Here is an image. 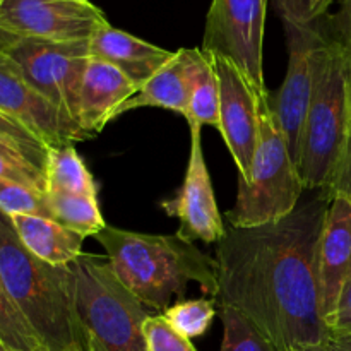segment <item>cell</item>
I'll use <instances>...</instances> for the list:
<instances>
[{
  "label": "cell",
  "mask_w": 351,
  "mask_h": 351,
  "mask_svg": "<svg viewBox=\"0 0 351 351\" xmlns=\"http://www.w3.org/2000/svg\"><path fill=\"white\" fill-rule=\"evenodd\" d=\"M331 194L317 191L278 221L226 228L216 243L218 307L245 314L278 351L326 345L317 249Z\"/></svg>",
  "instance_id": "cell-1"
},
{
  "label": "cell",
  "mask_w": 351,
  "mask_h": 351,
  "mask_svg": "<svg viewBox=\"0 0 351 351\" xmlns=\"http://www.w3.org/2000/svg\"><path fill=\"white\" fill-rule=\"evenodd\" d=\"M95 239L105 249L117 278L149 311L163 314L173 298L184 300L191 281L215 300L216 259L177 233L149 235L106 225Z\"/></svg>",
  "instance_id": "cell-2"
},
{
  "label": "cell",
  "mask_w": 351,
  "mask_h": 351,
  "mask_svg": "<svg viewBox=\"0 0 351 351\" xmlns=\"http://www.w3.org/2000/svg\"><path fill=\"white\" fill-rule=\"evenodd\" d=\"M0 273L10 300L48 351H88L75 305L72 266L38 259L17 237L10 216L0 213Z\"/></svg>",
  "instance_id": "cell-3"
},
{
  "label": "cell",
  "mask_w": 351,
  "mask_h": 351,
  "mask_svg": "<svg viewBox=\"0 0 351 351\" xmlns=\"http://www.w3.org/2000/svg\"><path fill=\"white\" fill-rule=\"evenodd\" d=\"M350 134L351 64L346 48L331 31L297 154L305 189L326 191L331 185Z\"/></svg>",
  "instance_id": "cell-4"
},
{
  "label": "cell",
  "mask_w": 351,
  "mask_h": 351,
  "mask_svg": "<svg viewBox=\"0 0 351 351\" xmlns=\"http://www.w3.org/2000/svg\"><path fill=\"white\" fill-rule=\"evenodd\" d=\"M259 95V141L247 178L239 177L237 201L225 218L230 226L249 228L278 221L297 209L305 187L285 134L269 103Z\"/></svg>",
  "instance_id": "cell-5"
},
{
  "label": "cell",
  "mask_w": 351,
  "mask_h": 351,
  "mask_svg": "<svg viewBox=\"0 0 351 351\" xmlns=\"http://www.w3.org/2000/svg\"><path fill=\"white\" fill-rule=\"evenodd\" d=\"M71 266L88 351H146L143 328L151 311L117 278L108 259L82 254Z\"/></svg>",
  "instance_id": "cell-6"
},
{
  "label": "cell",
  "mask_w": 351,
  "mask_h": 351,
  "mask_svg": "<svg viewBox=\"0 0 351 351\" xmlns=\"http://www.w3.org/2000/svg\"><path fill=\"white\" fill-rule=\"evenodd\" d=\"M280 16L287 36L288 67L280 88L269 93V103L297 163L305 117L317 86L331 31L329 14L314 19L291 12H280Z\"/></svg>",
  "instance_id": "cell-7"
},
{
  "label": "cell",
  "mask_w": 351,
  "mask_h": 351,
  "mask_svg": "<svg viewBox=\"0 0 351 351\" xmlns=\"http://www.w3.org/2000/svg\"><path fill=\"white\" fill-rule=\"evenodd\" d=\"M267 0H213L201 50L232 60L263 93L264 24Z\"/></svg>",
  "instance_id": "cell-8"
},
{
  "label": "cell",
  "mask_w": 351,
  "mask_h": 351,
  "mask_svg": "<svg viewBox=\"0 0 351 351\" xmlns=\"http://www.w3.org/2000/svg\"><path fill=\"white\" fill-rule=\"evenodd\" d=\"M5 55L38 93L75 120L82 75L91 58L89 41L55 43L21 38Z\"/></svg>",
  "instance_id": "cell-9"
},
{
  "label": "cell",
  "mask_w": 351,
  "mask_h": 351,
  "mask_svg": "<svg viewBox=\"0 0 351 351\" xmlns=\"http://www.w3.org/2000/svg\"><path fill=\"white\" fill-rule=\"evenodd\" d=\"M108 24L99 7L89 0H3L0 29L17 38L69 43L89 41Z\"/></svg>",
  "instance_id": "cell-10"
},
{
  "label": "cell",
  "mask_w": 351,
  "mask_h": 351,
  "mask_svg": "<svg viewBox=\"0 0 351 351\" xmlns=\"http://www.w3.org/2000/svg\"><path fill=\"white\" fill-rule=\"evenodd\" d=\"M219 82V127L223 141L239 168V177L247 178L259 141V91L232 60L209 55Z\"/></svg>",
  "instance_id": "cell-11"
},
{
  "label": "cell",
  "mask_w": 351,
  "mask_h": 351,
  "mask_svg": "<svg viewBox=\"0 0 351 351\" xmlns=\"http://www.w3.org/2000/svg\"><path fill=\"white\" fill-rule=\"evenodd\" d=\"M191 129V154L184 182L173 199L161 202L168 216L180 221L177 235L189 242L202 240L206 243H218L225 237L226 228L219 215L215 189L211 184L208 165L202 147V127L189 125Z\"/></svg>",
  "instance_id": "cell-12"
},
{
  "label": "cell",
  "mask_w": 351,
  "mask_h": 351,
  "mask_svg": "<svg viewBox=\"0 0 351 351\" xmlns=\"http://www.w3.org/2000/svg\"><path fill=\"white\" fill-rule=\"evenodd\" d=\"M0 112L23 123L48 147L91 139L74 119L38 93L5 53L0 55Z\"/></svg>",
  "instance_id": "cell-13"
},
{
  "label": "cell",
  "mask_w": 351,
  "mask_h": 351,
  "mask_svg": "<svg viewBox=\"0 0 351 351\" xmlns=\"http://www.w3.org/2000/svg\"><path fill=\"white\" fill-rule=\"evenodd\" d=\"M351 274V204L343 197H332L326 215L317 249L319 300L328 328L339 293Z\"/></svg>",
  "instance_id": "cell-14"
},
{
  "label": "cell",
  "mask_w": 351,
  "mask_h": 351,
  "mask_svg": "<svg viewBox=\"0 0 351 351\" xmlns=\"http://www.w3.org/2000/svg\"><path fill=\"white\" fill-rule=\"evenodd\" d=\"M139 89V86L115 65L91 57L79 89L75 113L79 127L89 137H96L106 123L115 120L117 110Z\"/></svg>",
  "instance_id": "cell-15"
},
{
  "label": "cell",
  "mask_w": 351,
  "mask_h": 351,
  "mask_svg": "<svg viewBox=\"0 0 351 351\" xmlns=\"http://www.w3.org/2000/svg\"><path fill=\"white\" fill-rule=\"evenodd\" d=\"M91 57L115 65L139 88L149 81L163 65L173 58L175 51L165 50L153 43L141 40L127 31L105 24L89 40Z\"/></svg>",
  "instance_id": "cell-16"
},
{
  "label": "cell",
  "mask_w": 351,
  "mask_h": 351,
  "mask_svg": "<svg viewBox=\"0 0 351 351\" xmlns=\"http://www.w3.org/2000/svg\"><path fill=\"white\" fill-rule=\"evenodd\" d=\"M10 219L23 245L38 259L53 266H71L82 256L86 237L65 228L51 218L19 215Z\"/></svg>",
  "instance_id": "cell-17"
},
{
  "label": "cell",
  "mask_w": 351,
  "mask_h": 351,
  "mask_svg": "<svg viewBox=\"0 0 351 351\" xmlns=\"http://www.w3.org/2000/svg\"><path fill=\"white\" fill-rule=\"evenodd\" d=\"M187 74L189 125L219 127V82L211 57L201 48H182Z\"/></svg>",
  "instance_id": "cell-18"
},
{
  "label": "cell",
  "mask_w": 351,
  "mask_h": 351,
  "mask_svg": "<svg viewBox=\"0 0 351 351\" xmlns=\"http://www.w3.org/2000/svg\"><path fill=\"white\" fill-rule=\"evenodd\" d=\"M189 101L187 74H185V58L182 48L175 51L173 58L160 69L143 88L123 103L115 113L117 117L137 108H163L180 113L185 117Z\"/></svg>",
  "instance_id": "cell-19"
},
{
  "label": "cell",
  "mask_w": 351,
  "mask_h": 351,
  "mask_svg": "<svg viewBox=\"0 0 351 351\" xmlns=\"http://www.w3.org/2000/svg\"><path fill=\"white\" fill-rule=\"evenodd\" d=\"M45 178H47V192L98 197V185L95 177L88 170L84 160L79 156L74 144L50 147Z\"/></svg>",
  "instance_id": "cell-20"
},
{
  "label": "cell",
  "mask_w": 351,
  "mask_h": 351,
  "mask_svg": "<svg viewBox=\"0 0 351 351\" xmlns=\"http://www.w3.org/2000/svg\"><path fill=\"white\" fill-rule=\"evenodd\" d=\"M50 218L82 237H96L106 228L98 197L47 192Z\"/></svg>",
  "instance_id": "cell-21"
},
{
  "label": "cell",
  "mask_w": 351,
  "mask_h": 351,
  "mask_svg": "<svg viewBox=\"0 0 351 351\" xmlns=\"http://www.w3.org/2000/svg\"><path fill=\"white\" fill-rule=\"evenodd\" d=\"M218 315L223 324L219 351H278L257 326L237 308L218 307Z\"/></svg>",
  "instance_id": "cell-22"
},
{
  "label": "cell",
  "mask_w": 351,
  "mask_h": 351,
  "mask_svg": "<svg viewBox=\"0 0 351 351\" xmlns=\"http://www.w3.org/2000/svg\"><path fill=\"white\" fill-rule=\"evenodd\" d=\"M0 341L10 351H36L41 348L33 329L10 300L2 273H0Z\"/></svg>",
  "instance_id": "cell-23"
},
{
  "label": "cell",
  "mask_w": 351,
  "mask_h": 351,
  "mask_svg": "<svg viewBox=\"0 0 351 351\" xmlns=\"http://www.w3.org/2000/svg\"><path fill=\"white\" fill-rule=\"evenodd\" d=\"M216 312V302L208 298H195V300H182L170 305L163 312L165 319L177 329L185 338L194 339L204 335L211 326Z\"/></svg>",
  "instance_id": "cell-24"
},
{
  "label": "cell",
  "mask_w": 351,
  "mask_h": 351,
  "mask_svg": "<svg viewBox=\"0 0 351 351\" xmlns=\"http://www.w3.org/2000/svg\"><path fill=\"white\" fill-rule=\"evenodd\" d=\"M0 213L7 216L33 215L50 218L47 192L0 178Z\"/></svg>",
  "instance_id": "cell-25"
},
{
  "label": "cell",
  "mask_w": 351,
  "mask_h": 351,
  "mask_svg": "<svg viewBox=\"0 0 351 351\" xmlns=\"http://www.w3.org/2000/svg\"><path fill=\"white\" fill-rule=\"evenodd\" d=\"M146 351H197L189 338L177 331L163 314H151L144 322Z\"/></svg>",
  "instance_id": "cell-26"
},
{
  "label": "cell",
  "mask_w": 351,
  "mask_h": 351,
  "mask_svg": "<svg viewBox=\"0 0 351 351\" xmlns=\"http://www.w3.org/2000/svg\"><path fill=\"white\" fill-rule=\"evenodd\" d=\"M0 178L47 192V178L43 171L3 143H0Z\"/></svg>",
  "instance_id": "cell-27"
},
{
  "label": "cell",
  "mask_w": 351,
  "mask_h": 351,
  "mask_svg": "<svg viewBox=\"0 0 351 351\" xmlns=\"http://www.w3.org/2000/svg\"><path fill=\"white\" fill-rule=\"evenodd\" d=\"M328 332L329 338L351 336V274L343 285L335 314L328 324Z\"/></svg>",
  "instance_id": "cell-28"
},
{
  "label": "cell",
  "mask_w": 351,
  "mask_h": 351,
  "mask_svg": "<svg viewBox=\"0 0 351 351\" xmlns=\"http://www.w3.org/2000/svg\"><path fill=\"white\" fill-rule=\"evenodd\" d=\"M326 191L331 194V197H343L351 204V134L335 178Z\"/></svg>",
  "instance_id": "cell-29"
},
{
  "label": "cell",
  "mask_w": 351,
  "mask_h": 351,
  "mask_svg": "<svg viewBox=\"0 0 351 351\" xmlns=\"http://www.w3.org/2000/svg\"><path fill=\"white\" fill-rule=\"evenodd\" d=\"M331 2L332 0H276V5L280 12H291L314 19L329 14Z\"/></svg>",
  "instance_id": "cell-30"
},
{
  "label": "cell",
  "mask_w": 351,
  "mask_h": 351,
  "mask_svg": "<svg viewBox=\"0 0 351 351\" xmlns=\"http://www.w3.org/2000/svg\"><path fill=\"white\" fill-rule=\"evenodd\" d=\"M329 26L348 51L351 64V0H339L338 12L329 14Z\"/></svg>",
  "instance_id": "cell-31"
},
{
  "label": "cell",
  "mask_w": 351,
  "mask_h": 351,
  "mask_svg": "<svg viewBox=\"0 0 351 351\" xmlns=\"http://www.w3.org/2000/svg\"><path fill=\"white\" fill-rule=\"evenodd\" d=\"M328 351H351V336H341V338H329L326 343Z\"/></svg>",
  "instance_id": "cell-32"
},
{
  "label": "cell",
  "mask_w": 351,
  "mask_h": 351,
  "mask_svg": "<svg viewBox=\"0 0 351 351\" xmlns=\"http://www.w3.org/2000/svg\"><path fill=\"white\" fill-rule=\"evenodd\" d=\"M19 40L21 38H17V36H14V34L7 33V31L0 29V55L7 53V51H9L10 48H12Z\"/></svg>",
  "instance_id": "cell-33"
},
{
  "label": "cell",
  "mask_w": 351,
  "mask_h": 351,
  "mask_svg": "<svg viewBox=\"0 0 351 351\" xmlns=\"http://www.w3.org/2000/svg\"><path fill=\"white\" fill-rule=\"evenodd\" d=\"M291 351H328L326 345H317V346H305V348H297Z\"/></svg>",
  "instance_id": "cell-34"
},
{
  "label": "cell",
  "mask_w": 351,
  "mask_h": 351,
  "mask_svg": "<svg viewBox=\"0 0 351 351\" xmlns=\"http://www.w3.org/2000/svg\"><path fill=\"white\" fill-rule=\"evenodd\" d=\"M0 351H10L9 348H7V346L5 345H3V343L2 341H0Z\"/></svg>",
  "instance_id": "cell-35"
},
{
  "label": "cell",
  "mask_w": 351,
  "mask_h": 351,
  "mask_svg": "<svg viewBox=\"0 0 351 351\" xmlns=\"http://www.w3.org/2000/svg\"><path fill=\"white\" fill-rule=\"evenodd\" d=\"M36 351H48V350H45V348H40V350H36Z\"/></svg>",
  "instance_id": "cell-36"
},
{
  "label": "cell",
  "mask_w": 351,
  "mask_h": 351,
  "mask_svg": "<svg viewBox=\"0 0 351 351\" xmlns=\"http://www.w3.org/2000/svg\"><path fill=\"white\" fill-rule=\"evenodd\" d=\"M3 2V0H0V3H2Z\"/></svg>",
  "instance_id": "cell-37"
}]
</instances>
